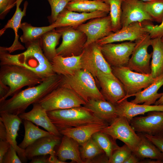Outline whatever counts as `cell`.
Returning <instances> with one entry per match:
<instances>
[{
    "label": "cell",
    "mask_w": 163,
    "mask_h": 163,
    "mask_svg": "<svg viewBox=\"0 0 163 163\" xmlns=\"http://www.w3.org/2000/svg\"><path fill=\"white\" fill-rule=\"evenodd\" d=\"M62 78V75L55 74L40 84L21 90L9 99L0 102V112L18 115L25 112L30 105L38 102L58 87Z\"/></svg>",
    "instance_id": "1"
},
{
    "label": "cell",
    "mask_w": 163,
    "mask_h": 163,
    "mask_svg": "<svg viewBox=\"0 0 163 163\" xmlns=\"http://www.w3.org/2000/svg\"><path fill=\"white\" fill-rule=\"evenodd\" d=\"M26 44L27 50L23 53L16 55L14 65L32 71L43 81L55 74L51 62L43 52L40 38Z\"/></svg>",
    "instance_id": "2"
},
{
    "label": "cell",
    "mask_w": 163,
    "mask_h": 163,
    "mask_svg": "<svg viewBox=\"0 0 163 163\" xmlns=\"http://www.w3.org/2000/svg\"><path fill=\"white\" fill-rule=\"evenodd\" d=\"M0 81L8 86L9 90L0 102L9 96L11 97L25 86L33 87L43 81L41 78L32 71L23 66L15 65H0Z\"/></svg>",
    "instance_id": "3"
},
{
    "label": "cell",
    "mask_w": 163,
    "mask_h": 163,
    "mask_svg": "<svg viewBox=\"0 0 163 163\" xmlns=\"http://www.w3.org/2000/svg\"><path fill=\"white\" fill-rule=\"evenodd\" d=\"M47 113L58 130L90 124L106 122L83 106L47 111Z\"/></svg>",
    "instance_id": "4"
},
{
    "label": "cell",
    "mask_w": 163,
    "mask_h": 163,
    "mask_svg": "<svg viewBox=\"0 0 163 163\" xmlns=\"http://www.w3.org/2000/svg\"><path fill=\"white\" fill-rule=\"evenodd\" d=\"M95 82L88 71L81 69L72 75H62L60 85L72 90L86 103L90 99L106 100Z\"/></svg>",
    "instance_id": "5"
},
{
    "label": "cell",
    "mask_w": 163,
    "mask_h": 163,
    "mask_svg": "<svg viewBox=\"0 0 163 163\" xmlns=\"http://www.w3.org/2000/svg\"><path fill=\"white\" fill-rule=\"evenodd\" d=\"M37 103L47 111L80 107L86 102L72 90L60 84Z\"/></svg>",
    "instance_id": "6"
},
{
    "label": "cell",
    "mask_w": 163,
    "mask_h": 163,
    "mask_svg": "<svg viewBox=\"0 0 163 163\" xmlns=\"http://www.w3.org/2000/svg\"><path fill=\"white\" fill-rule=\"evenodd\" d=\"M111 67L112 73L125 88L126 95L123 99L127 98L142 91V89L146 88L156 78H153L151 74H144L134 72L126 66Z\"/></svg>",
    "instance_id": "7"
},
{
    "label": "cell",
    "mask_w": 163,
    "mask_h": 163,
    "mask_svg": "<svg viewBox=\"0 0 163 163\" xmlns=\"http://www.w3.org/2000/svg\"><path fill=\"white\" fill-rule=\"evenodd\" d=\"M61 32L62 41L56 49L57 55L78 56L82 53L87 37L83 32L71 27L56 28Z\"/></svg>",
    "instance_id": "8"
},
{
    "label": "cell",
    "mask_w": 163,
    "mask_h": 163,
    "mask_svg": "<svg viewBox=\"0 0 163 163\" xmlns=\"http://www.w3.org/2000/svg\"><path fill=\"white\" fill-rule=\"evenodd\" d=\"M101 132L107 134L116 140L122 141L128 145L133 152L136 150L140 138L124 117L119 116Z\"/></svg>",
    "instance_id": "9"
},
{
    "label": "cell",
    "mask_w": 163,
    "mask_h": 163,
    "mask_svg": "<svg viewBox=\"0 0 163 163\" xmlns=\"http://www.w3.org/2000/svg\"><path fill=\"white\" fill-rule=\"evenodd\" d=\"M152 39L148 33L135 41V46L126 66L137 72L144 74H151L150 59L152 53H149L148 49L151 45Z\"/></svg>",
    "instance_id": "10"
},
{
    "label": "cell",
    "mask_w": 163,
    "mask_h": 163,
    "mask_svg": "<svg viewBox=\"0 0 163 163\" xmlns=\"http://www.w3.org/2000/svg\"><path fill=\"white\" fill-rule=\"evenodd\" d=\"M82 69L88 71L97 81L99 71L106 73H112L110 66L104 57L100 46L96 42L84 48L81 54Z\"/></svg>",
    "instance_id": "11"
},
{
    "label": "cell",
    "mask_w": 163,
    "mask_h": 163,
    "mask_svg": "<svg viewBox=\"0 0 163 163\" xmlns=\"http://www.w3.org/2000/svg\"><path fill=\"white\" fill-rule=\"evenodd\" d=\"M135 45V42L129 41L100 46L101 53L107 63L111 67H117L126 66Z\"/></svg>",
    "instance_id": "12"
},
{
    "label": "cell",
    "mask_w": 163,
    "mask_h": 163,
    "mask_svg": "<svg viewBox=\"0 0 163 163\" xmlns=\"http://www.w3.org/2000/svg\"><path fill=\"white\" fill-rule=\"evenodd\" d=\"M76 28L83 32L87 36L84 48L113 32L111 20L109 15L91 19Z\"/></svg>",
    "instance_id": "13"
},
{
    "label": "cell",
    "mask_w": 163,
    "mask_h": 163,
    "mask_svg": "<svg viewBox=\"0 0 163 163\" xmlns=\"http://www.w3.org/2000/svg\"><path fill=\"white\" fill-rule=\"evenodd\" d=\"M97 82L100 85L101 92L105 100L114 105L126 95L123 85L112 73H106L99 71Z\"/></svg>",
    "instance_id": "14"
},
{
    "label": "cell",
    "mask_w": 163,
    "mask_h": 163,
    "mask_svg": "<svg viewBox=\"0 0 163 163\" xmlns=\"http://www.w3.org/2000/svg\"><path fill=\"white\" fill-rule=\"evenodd\" d=\"M148 33L145 22H135L122 27L118 30L112 32L107 36L97 40L100 45L117 42L135 41Z\"/></svg>",
    "instance_id": "15"
},
{
    "label": "cell",
    "mask_w": 163,
    "mask_h": 163,
    "mask_svg": "<svg viewBox=\"0 0 163 163\" xmlns=\"http://www.w3.org/2000/svg\"><path fill=\"white\" fill-rule=\"evenodd\" d=\"M144 117H134L129 123L135 132L155 135L163 133V111H152Z\"/></svg>",
    "instance_id": "16"
},
{
    "label": "cell",
    "mask_w": 163,
    "mask_h": 163,
    "mask_svg": "<svg viewBox=\"0 0 163 163\" xmlns=\"http://www.w3.org/2000/svg\"><path fill=\"white\" fill-rule=\"evenodd\" d=\"M122 27L135 22L153 21L145 9L144 2L141 0H124L122 3Z\"/></svg>",
    "instance_id": "17"
},
{
    "label": "cell",
    "mask_w": 163,
    "mask_h": 163,
    "mask_svg": "<svg viewBox=\"0 0 163 163\" xmlns=\"http://www.w3.org/2000/svg\"><path fill=\"white\" fill-rule=\"evenodd\" d=\"M108 13L102 11L90 13H80L72 11L65 8L58 16L55 21L52 23L56 28L66 27L77 28L87 21L107 15Z\"/></svg>",
    "instance_id": "18"
},
{
    "label": "cell",
    "mask_w": 163,
    "mask_h": 163,
    "mask_svg": "<svg viewBox=\"0 0 163 163\" xmlns=\"http://www.w3.org/2000/svg\"><path fill=\"white\" fill-rule=\"evenodd\" d=\"M0 119L4 124L7 133V140L16 150L22 162H26L27 159L25 154V149L17 145L16 138L22 120L18 115L5 112H0Z\"/></svg>",
    "instance_id": "19"
},
{
    "label": "cell",
    "mask_w": 163,
    "mask_h": 163,
    "mask_svg": "<svg viewBox=\"0 0 163 163\" xmlns=\"http://www.w3.org/2000/svg\"><path fill=\"white\" fill-rule=\"evenodd\" d=\"M61 138L52 134L38 139L25 149L26 157L27 159L31 160L37 156L55 155L54 148L60 144Z\"/></svg>",
    "instance_id": "20"
},
{
    "label": "cell",
    "mask_w": 163,
    "mask_h": 163,
    "mask_svg": "<svg viewBox=\"0 0 163 163\" xmlns=\"http://www.w3.org/2000/svg\"><path fill=\"white\" fill-rule=\"evenodd\" d=\"M32 109L18 116L22 120H29L37 126H40L50 133L61 137L62 135L56 126L52 122L47 113V111L38 103L33 104Z\"/></svg>",
    "instance_id": "21"
},
{
    "label": "cell",
    "mask_w": 163,
    "mask_h": 163,
    "mask_svg": "<svg viewBox=\"0 0 163 163\" xmlns=\"http://www.w3.org/2000/svg\"><path fill=\"white\" fill-rule=\"evenodd\" d=\"M115 105L117 116L124 117L129 122L133 118L139 115H143L152 111H163L162 105L139 104L129 102L127 98L121 100Z\"/></svg>",
    "instance_id": "22"
},
{
    "label": "cell",
    "mask_w": 163,
    "mask_h": 163,
    "mask_svg": "<svg viewBox=\"0 0 163 163\" xmlns=\"http://www.w3.org/2000/svg\"><path fill=\"white\" fill-rule=\"evenodd\" d=\"M108 125L107 122L92 123L58 130L62 135L73 139L81 145L91 138L94 133L100 132Z\"/></svg>",
    "instance_id": "23"
},
{
    "label": "cell",
    "mask_w": 163,
    "mask_h": 163,
    "mask_svg": "<svg viewBox=\"0 0 163 163\" xmlns=\"http://www.w3.org/2000/svg\"><path fill=\"white\" fill-rule=\"evenodd\" d=\"M81 57V55L67 57L56 55L51 62L53 70L60 75H72L82 69Z\"/></svg>",
    "instance_id": "24"
},
{
    "label": "cell",
    "mask_w": 163,
    "mask_h": 163,
    "mask_svg": "<svg viewBox=\"0 0 163 163\" xmlns=\"http://www.w3.org/2000/svg\"><path fill=\"white\" fill-rule=\"evenodd\" d=\"M56 155L60 161L65 162L68 160L77 163H84L81 157L79 144L75 140L63 135L59 144Z\"/></svg>",
    "instance_id": "25"
},
{
    "label": "cell",
    "mask_w": 163,
    "mask_h": 163,
    "mask_svg": "<svg viewBox=\"0 0 163 163\" xmlns=\"http://www.w3.org/2000/svg\"><path fill=\"white\" fill-rule=\"evenodd\" d=\"M83 106L109 124L118 117L115 105L106 100L90 99Z\"/></svg>",
    "instance_id": "26"
},
{
    "label": "cell",
    "mask_w": 163,
    "mask_h": 163,
    "mask_svg": "<svg viewBox=\"0 0 163 163\" xmlns=\"http://www.w3.org/2000/svg\"><path fill=\"white\" fill-rule=\"evenodd\" d=\"M28 5V2L27 1L25 2L23 10L20 8L19 6L16 7V10L13 16L0 30V36L3 34L6 30L8 28L12 29L14 32L15 38L13 44L9 47H6V49L10 53L16 50H23L25 48L19 41V36L18 32L21 23V20L23 17L26 15Z\"/></svg>",
    "instance_id": "27"
},
{
    "label": "cell",
    "mask_w": 163,
    "mask_h": 163,
    "mask_svg": "<svg viewBox=\"0 0 163 163\" xmlns=\"http://www.w3.org/2000/svg\"><path fill=\"white\" fill-rule=\"evenodd\" d=\"M163 85V75L155 78L154 82L146 88L132 95L135 98L131 102L135 104L143 103L150 105L155 104L162 95L163 93H158V90Z\"/></svg>",
    "instance_id": "28"
},
{
    "label": "cell",
    "mask_w": 163,
    "mask_h": 163,
    "mask_svg": "<svg viewBox=\"0 0 163 163\" xmlns=\"http://www.w3.org/2000/svg\"><path fill=\"white\" fill-rule=\"evenodd\" d=\"M67 10L82 13L102 11L109 13V5L102 0H71L66 7Z\"/></svg>",
    "instance_id": "29"
},
{
    "label": "cell",
    "mask_w": 163,
    "mask_h": 163,
    "mask_svg": "<svg viewBox=\"0 0 163 163\" xmlns=\"http://www.w3.org/2000/svg\"><path fill=\"white\" fill-rule=\"evenodd\" d=\"M138 134L140 138V141L136 150L133 152L142 160L149 158L163 162V153L143 133Z\"/></svg>",
    "instance_id": "30"
},
{
    "label": "cell",
    "mask_w": 163,
    "mask_h": 163,
    "mask_svg": "<svg viewBox=\"0 0 163 163\" xmlns=\"http://www.w3.org/2000/svg\"><path fill=\"white\" fill-rule=\"evenodd\" d=\"M151 46L152 48L151 74L155 78L163 75V43L161 38L152 39Z\"/></svg>",
    "instance_id": "31"
},
{
    "label": "cell",
    "mask_w": 163,
    "mask_h": 163,
    "mask_svg": "<svg viewBox=\"0 0 163 163\" xmlns=\"http://www.w3.org/2000/svg\"><path fill=\"white\" fill-rule=\"evenodd\" d=\"M61 36L60 31L56 28L46 33L40 38L43 53L50 62L57 55L56 47Z\"/></svg>",
    "instance_id": "32"
},
{
    "label": "cell",
    "mask_w": 163,
    "mask_h": 163,
    "mask_svg": "<svg viewBox=\"0 0 163 163\" xmlns=\"http://www.w3.org/2000/svg\"><path fill=\"white\" fill-rule=\"evenodd\" d=\"M23 121L24 129V136L22 141L18 145L23 149H25L38 139L52 134L47 131L39 128L29 120H23Z\"/></svg>",
    "instance_id": "33"
},
{
    "label": "cell",
    "mask_w": 163,
    "mask_h": 163,
    "mask_svg": "<svg viewBox=\"0 0 163 163\" xmlns=\"http://www.w3.org/2000/svg\"><path fill=\"white\" fill-rule=\"evenodd\" d=\"M20 28L23 32L20 37L21 41L26 43L40 39L45 33L56 28L53 24L46 26L36 27L25 22L21 23Z\"/></svg>",
    "instance_id": "34"
},
{
    "label": "cell",
    "mask_w": 163,
    "mask_h": 163,
    "mask_svg": "<svg viewBox=\"0 0 163 163\" xmlns=\"http://www.w3.org/2000/svg\"><path fill=\"white\" fill-rule=\"evenodd\" d=\"M103 150L109 159L113 152L119 147L116 140L109 135L101 132L94 133L92 137Z\"/></svg>",
    "instance_id": "35"
},
{
    "label": "cell",
    "mask_w": 163,
    "mask_h": 163,
    "mask_svg": "<svg viewBox=\"0 0 163 163\" xmlns=\"http://www.w3.org/2000/svg\"><path fill=\"white\" fill-rule=\"evenodd\" d=\"M102 0L110 6L109 15L111 20L112 31L115 32L122 28L120 23L122 5L124 0Z\"/></svg>",
    "instance_id": "36"
},
{
    "label": "cell",
    "mask_w": 163,
    "mask_h": 163,
    "mask_svg": "<svg viewBox=\"0 0 163 163\" xmlns=\"http://www.w3.org/2000/svg\"><path fill=\"white\" fill-rule=\"evenodd\" d=\"M81 146L80 149L81 156L85 163L88 162L97 156L104 153L92 137Z\"/></svg>",
    "instance_id": "37"
},
{
    "label": "cell",
    "mask_w": 163,
    "mask_h": 163,
    "mask_svg": "<svg viewBox=\"0 0 163 163\" xmlns=\"http://www.w3.org/2000/svg\"><path fill=\"white\" fill-rule=\"evenodd\" d=\"M144 5L153 21L161 23L163 18V0H150L144 2Z\"/></svg>",
    "instance_id": "38"
},
{
    "label": "cell",
    "mask_w": 163,
    "mask_h": 163,
    "mask_svg": "<svg viewBox=\"0 0 163 163\" xmlns=\"http://www.w3.org/2000/svg\"><path fill=\"white\" fill-rule=\"evenodd\" d=\"M51 8V14L48 17L50 24L55 21L60 14L71 0H47Z\"/></svg>",
    "instance_id": "39"
},
{
    "label": "cell",
    "mask_w": 163,
    "mask_h": 163,
    "mask_svg": "<svg viewBox=\"0 0 163 163\" xmlns=\"http://www.w3.org/2000/svg\"><path fill=\"white\" fill-rule=\"evenodd\" d=\"M132 152L129 146L124 144L113 152L111 157L108 160V163H124Z\"/></svg>",
    "instance_id": "40"
},
{
    "label": "cell",
    "mask_w": 163,
    "mask_h": 163,
    "mask_svg": "<svg viewBox=\"0 0 163 163\" xmlns=\"http://www.w3.org/2000/svg\"><path fill=\"white\" fill-rule=\"evenodd\" d=\"M151 21L145 23L148 32L152 39L161 38L163 36V18L159 25H154Z\"/></svg>",
    "instance_id": "41"
},
{
    "label": "cell",
    "mask_w": 163,
    "mask_h": 163,
    "mask_svg": "<svg viewBox=\"0 0 163 163\" xmlns=\"http://www.w3.org/2000/svg\"><path fill=\"white\" fill-rule=\"evenodd\" d=\"M17 153L15 149L11 145L9 149L3 158L2 163H21L22 162Z\"/></svg>",
    "instance_id": "42"
},
{
    "label": "cell",
    "mask_w": 163,
    "mask_h": 163,
    "mask_svg": "<svg viewBox=\"0 0 163 163\" xmlns=\"http://www.w3.org/2000/svg\"><path fill=\"white\" fill-rule=\"evenodd\" d=\"M16 0H0V18H4L11 9L16 5Z\"/></svg>",
    "instance_id": "43"
},
{
    "label": "cell",
    "mask_w": 163,
    "mask_h": 163,
    "mask_svg": "<svg viewBox=\"0 0 163 163\" xmlns=\"http://www.w3.org/2000/svg\"><path fill=\"white\" fill-rule=\"evenodd\" d=\"M143 134L163 153V133L155 135Z\"/></svg>",
    "instance_id": "44"
},
{
    "label": "cell",
    "mask_w": 163,
    "mask_h": 163,
    "mask_svg": "<svg viewBox=\"0 0 163 163\" xmlns=\"http://www.w3.org/2000/svg\"><path fill=\"white\" fill-rule=\"evenodd\" d=\"M10 145V144L7 140H0V163H2L3 158Z\"/></svg>",
    "instance_id": "45"
},
{
    "label": "cell",
    "mask_w": 163,
    "mask_h": 163,
    "mask_svg": "<svg viewBox=\"0 0 163 163\" xmlns=\"http://www.w3.org/2000/svg\"><path fill=\"white\" fill-rule=\"evenodd\" d=\"M48 158L46 155L35 156L31 160L30 163H49Z\"/></svg>",
    "instance_id": "46"
},
{
    "label": "cell",
    "mask_w": 163,
    "mask_h": 163,
    "mask_svg": "<svg viewBox=\"0 0 163 163\" xmlns=\"http://www.w3.org/2000/svg\"><path fill=\"white\" fill-rule=\"evenodd\" d=\"M10 89L9 87L0 81V100L8 94Z\"/></svg>",
    "instance_id": "47"
},
{
    "label": "cell",
    "mask_w": 163,
    "mask_h": 163,
    "mask_svg": "<svg viewBox=\"0 0 163 163\" xmlns=\"http://www.w3.org/2000/svg\"><path fill=\"white\" fill-rule=\"evenodd\" d=\"M0 140H7V133L6 127L0 119Z\"/></svg>",
    "instance_id": "48"
},
{
    "label": "cell",
    "mask_w": 163,
    "mask_h": 163,
    "mask_svg": "<svg viewBox=\"0 0 163 163\" xmlns=\"http://www.w3.org/2000/svg\"><path fill=\"white\" fill-rule=\"evenodd\" d=\"M142 160L138 157L133 152L132 153L125 161L124 163H140Z\"/></svg>",
    "instance_id": "49"
},
{
    "label": "cell",
    "mask_w": 163,
    "mask_h": 163,
    "mask_svg": "<svg viewBox=\"0 0 163 163\" xmlns=\"http://www.w3.org/2000/svg\"><path fill=\"white\" fill-rule=\"evenodd\" d=\"M49 163H65L56 157L55 155H50L48 158Z\"/></svg>",
    "instance_id": "50"
},
{
    "label": "cell",
    "mask_w": 163,
    "mask_h": 163,
    "mask_svg": "<svg viewBox=\"0 0 163 163\" xmlns=\"http://www.w3.org/2000/svg\"><path fill=\"white\" fill-rule=\"evenodd\" d=\"M155 104L156 105H163V93L161 97L156 101Z\"/></svg>",
    "instance_id": "51"
},
{
    "label": "cell",
    "mask_w": 163,
    "mask_h": 163,
    "mask_svg": "<svg viewBox=\"0 0 163 163\" xmlns=\"http://www.w3.org/2000/svg\"><path fill=\"white\" fill-rule=\"evenodd\" d=\"M23 0H16V6H19Z\"/></svg>",
    "instance_id": "52"
},
{
    "label": "cell",
    "mask_w": 163,
    "mask_h": 163,
    "mask_svg": "<svg viewBox=\"0 0 163 163\" xmlns=\"http://www.w3.org/2000/svg\"><path fill=\"white\" fill-rule=\"evenodd\" d=\"M161 41L163 43V36H162L161 38Z\"/></svg>",
    "instance_id": "53"
},
{
    "label": "cell",
    "mask_w": 163,
    "mask_h": 163,
    "mask_svg": "<svg viewBox=\"0 0 163 163\" xmlns=\"http://www.w3.org/2000/svg\"><path fill=\"white\" fill-rule=\"evenodd\" d=\"M141 0L145 2H146V1H147L150 0Z\"/></svg>",
    "instance_id": "54"
},
{
    "label": "cell",
    "mask_w": 163,
    "mask_h": 163,
    "mask_svg": "<svg viewBox=\"0 0 163 163\" xmlns=\"http://www.w3.org/2000/svg\"><path fill=\"white\" fill-rule=\"evenodd\" d=\"M163 106V105H162Z\"/></svg>",
    "instance_id": "55"
}]
</instances>
